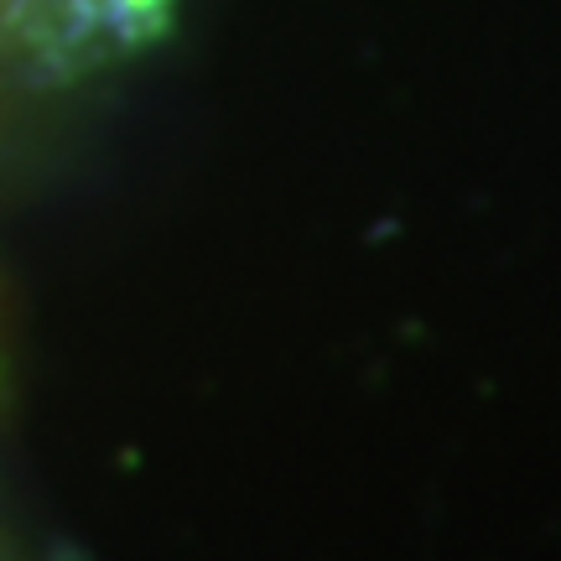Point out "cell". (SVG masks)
Wrapping results in <instances>:
<instances>
[{
    "label": "cell",
    "mask_w": 561,
    "mask_h": 561,
    "mask_svg": "<svg viewBox=\"0 0 561 561\" xmlns=\"http://www.w3.org/2000/svg\"><path fill=\"white\" fill-rule=\"evenodd\" d=\"M157 0H0V37L32 53H79L104 32H130Z\"/></svg>",
    "instance_id": "obj_1"
}]
</instances>
